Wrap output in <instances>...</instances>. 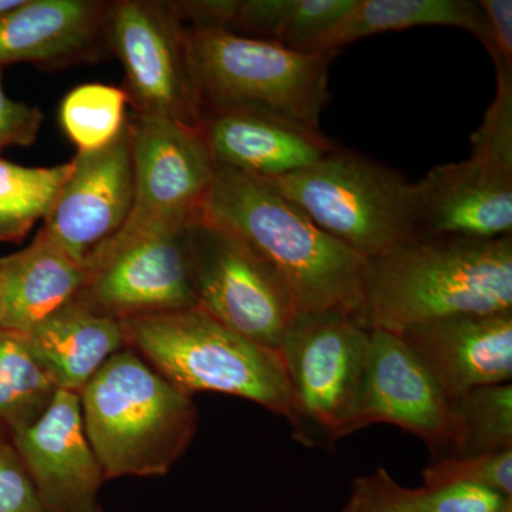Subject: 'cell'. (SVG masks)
Returning a JSON list of instances; mask_svg holds the SVG:
<instances>
[{"label": "cell", "mask_w": 512, "mask_h": 512, "mask_svg": "<svg viewBox=\"0 0 512 512\" xmlns=\"http://www.w3.org/2000/svg\"><path fill=\"white\" fill-rule=\"evenodd\" d=\"M200 220L265 259L284 279L299 313H340L362 322L367 259L316 227L268 181L217 165Z\"/></svg>", "instance_id": "cell-1"}, {"label": "cell", "mask_w": 512, "mask_h": 512, "mask_svg": "<svg viewBox=\"0 0 512 512\" xmlns=\"http://www.w3.org/2000/svg\"><path fill=\"white\" fill-rule=\"evenodd\" d=\"M512 312V235L414 238L367 261V329L403 330L460 315Z\"/></svg>", "instance_id": "cell-2"}, {"label": "cell", "mask_w": 512, "mask_h": 512, "mask_svg": "<svg viewBox=\"0 0 512 512\" xmlns=\"http://www.w3.org/2000/svg\"><path fill=\"white\" fill-rule=\"evenodd\" d=\"M79 397L84 431L106 481L165 476L197 433L191 396L128 348L114 353Z\"/></svg>", "instance_id": "cell-3"}, {"label": "cell", "mask_w": 512, "mask_h": 512, "mask_svg": "<svg viewBox=\"0 0 512 512\" xmlns=\"http://www.w3.org/2000/svg\"><path fill=\"white\" fill-rule=\"evenodd\" d=\"M185 55L202 114H265L320 131L336 53H302L227 30L184 25Z\"/></svg>", "instance_id": "cell-4"}, {"label": "cell", "mask_w": 512, "mask_h": 512, "mask_svg": "<svg viewBox=\"0 0 512 512\" xmlns=\"http://www.w3.org/2000/svg\"><path fill=\"white\" fill-rule=\"evenodd\" d=\"M126 348L181 392L241 397L292 419L282 357L228 329L201 308L123 320Z\"/></svg>", "instance_id": "cell-5"}, {"label": "cell", "mask_w": 512, "mask_h": 512, "mask_svg": "<svg viewBox=\"0 0 512 512\" xmlns=\"http://www.w3.org/2000/svg\"><path fill=\"white\" fill-rule=\"evenodd\" d=\"M265 181L367 261L416 238L414 185L355 151L335 147L305 170Z\"/></svg>", "instance_id": "cell-6"}, {"label": "cell", "mask_w": 512, "mask_h": 512, "mask_svg": "<svg viewBox=\"0 0 512 512\" xmlns=\"http://www.w3.org/2000/svg\"><path fill=\"white\" fill-rule=\"evenodd\" d=\"M370 329L340 313H299L278 352L292 396V424L301 441L349 436L363 377Z\"/></svg>", "instance_id": "cell-7"}, {"label": "cell", "mask_w": 512, "mask_h": 512, "mask_svg": "<svg viewBox=\"0 0 512 512\" xmlns=\"http://www.w3.org/2000/svg\"><path fill=\"white\" fill-rule=\"evenodd\" d=\"M192 224L114 235L84 265L73 301L119 322L195 308Z\"/></svg>", "instance_id": "cell-8"}, {"label": "cell", "mask_w": 512, "mask_h": 512, "mask_svg": "<svg viewBox=\"0 0 512 512\" xmlns=\"http://www.w3.org/2000/svg\"><path fill=\"white\" fill-rule=\"evenodd\" d=\"M197 306L265 348L278 350L298 306L284 279L247 244L198 220L190 228Z\"/></svg>", "instance_id": "cell-9"}, {"label": "cell", "mask_w": 512, "mask_h": 512, "mask_svg": "<svg viewBox=\"0 0 512 512\" xmlns=\"http://www.w3.org/2000/svg\"><path fill=\"white\" fill-rule=\"evenodd\" d=\"M107 37L126 72L134 114L201 130L204 114L185 55L184 23L173 3H113Z\"/></svg>", "instance_id": "cell-10"}, {"label": "cell", "mask_w": 512, "mask_h": 512, "mask_svg": "<svg viewBox=\"0 0 512 512\" xmlns=\"http://www.w3.org/2000/svg\"><path fill=\"white\" fill-rule=\"evenodd\" d=\"M134 198L116 235L181 227L200 220L217 164L198 128L131 114Z\"/></svg>", "instance_id": "cell-11"}, {"label": "cell", "mask_w": 512, "mask_h": 512, "mask_svg": "<svg viewBox=\"0 0 512 512\" xmlns=\"http://www.w3.org/2000/svg\"><path fill=\"white\" fill-rule=\"evenodd\" d=\"M39 234L80 265L126 224L134 198L133 140L128 120L106 147L79 151Z\"/></svg>", "instance_id": "cell-12"}, {"label": "cell", "mask_w": 512, "mask_h": 512, "mask_svg": "<svg viewBox=\"0 0 512 512\" xmlns=\"http://www.w3.org/2000/svg\"><path fill=\"white\" fill-rule=\"evenodd\" d=\"M379 423L409 431L437 456L450 453V400L400 335L370 329L365 377L349 434Z\"/></svg>", "instance_id": "cell-13"}, {"label": "cell", "mask_w": 512, "mask_h": 512, "mask_svg": "<svg viewBox=\"0 0 512 512\" xmlns=\"http://www.w3.org/2000/svg\"><path fill=\"white\" fill-rule=\"evenodd\" d=\"M10 434L46 512H103L106 478L84 431L79 394L57 390L36 423Z\"/></svg>", "instance_id": "cell-14"}, {"label": "cell", "mask_w": 512, "mask_h": 512, "mask_svg": "<svg viewBox=\"0 0 512 512\" xmlns=\"http://www.w3.org/2000/svg\"><path fill=\"white\" fill-rule=\"evenodd\" d=\"M413 185L416 238L512 235V165L471 153L431 168Z\"/></svg>", "instance_id": "cell-15"}, {"label": "cell", "mask_w": 512, "mask_h": 512, "mask_svg": "<svg viewBox=\"0 0 512 512\" xmlns=\"http://www.w3.org/2000/svg\"><path fill=\"white\" fill-rule=\"evenodd\" d=\"M450 402L511 383L512 312L430 320L399 333Z\"/></svg>", "instance_id": "cell-16"}, {"label": "cell", "mask_w": 512, "mask_h": 512, "mask_svg": "<svg viewBox=\"0 0 512 512\" xmlns=\"http://www.w3.org/2000/svg\"><path fill=\"white\" fill-rule=\"evenodd\" d=\"M200 131L215 164L264 180L305 170L336 147L322 131L248 111L205 116Z\"/></svg>", "instance_id": "cell-17"}, {"label": "cell", "mask_w": 512, "mask_h": 512, "mask_svg": "<svg viewBox=\"0 0 512 512\" xmlns=\"http://www.w3.org/2000/svg\"><path fill=\"white\" fill-rule=\"evenodd\" d=\"M109 8L93 0H20L0 13V67L82 60L107 35Z\"/></svg>", "instance_id": "cell-18"}, {"label": "cell", "mask_w": 512, "mask_h": 512, "mask_svg": "<svg viewBox=\"0 0 512 512\" xmlns=\"http://www.w3.org/2000/svg\"><path fill=\"white\" fill-rule=\"evenodd\" d=\"M86 269L42 235L0 258V329L26 335L80 292Z\"/></svg>", "instance_id": "cell-19"}, {"label": "cell", "mask_w": 512, "mask_h": 512, "mask_svg": "<svg viewBox=\"0 0 512 512\" xmlns=\"http://www.w3.org/2000/svg\"><path fill=\"white\" fill-rule=\"evenodd\" d=\"M57 389L80 394L114 353L126 348L119 320L72 301L25 335Z\"/></svg>", "instance_id": "cell-20"}, {"label": "cell", "mask_w": 512, "mask_h": 512, "mask_svg": "<svg viewBox=\"0 0 512 512\" xmlns=\"http://www.w3.org/2000/svg\"><path fill=\"white\" fill-rule=\"evenodd\" d=\"M417 26H450L467 30L488 49L490 33L480 3L471 0H356L345 19L323 42L322 53L386 32Z\"/></svg>", "instance_id": "cell-21"}, {"label": "cell", "mask_w": 512, "mask_h": 512, "mask_svg": "<svg viewBox=\"0 0 512 512\" xmlns=\"http://www.w3.org/2000/svg\"><path fill=\"white\" fill-rule=\"evenodd\" d=\"M57 390L25 335L0 329V426L10 433L28 429L49 409Z\"/></svg>", "instance_id": "cell-22"}, {"label": "cell", "mask_w": 512, "mask_h": 512, "mask_svg": "<svg viewBox=\"0 0 512 512\" xmlns=\"http://www.w3.org/2000/svg\"><path fill=\"white\" fill-rule=\"evenodd\" d=\"M72 167V161L25 167L0 158V242L20 241L37 221H45Z\"/></svg>", "instance_id": "cell-23"}, {"label": "cell", "mask_w": 512, "mask_h": 512, "mask_svg": "<svg viewBox=\"0 0 512 512\" xmlns=\"http://www.w3.org/2000/svg\"><path fill=\"white\" fill-rule=\"evenodd\" d=\"M453 444L447 457L512 450V384L478 387L451 402Z\"/></svg>", "instance_id": "cell-24"}, {"label": "cell", "mask_w": 512, "mask_h": 512, "mask_svg": "<svg viewBox=\"0 0 512 512\" xmlns=\"http://www.w3.org/2000/svg\"><path fill=\"white\" fill-rule=\"evenodd\" d=\"M127 94L109 84L87 83L64 97L60 123L79 151L106 147L126 124Z\"/></svg>", "instance_id": "cell-25"}, {"label": "cell", "mask_w": 512, "mask_h": 512, "mask_svg": "<svg viewBox=\"0 0 512 512\" xmlns=\"http://www.w3.org/2000/svg\"><path fill=\"white\" fill-rule=\"evenodd\" d=\"M423 480L424 487L474 484L512 498V450L440 458L424 470Z\"/></svg>", "instance_id": "cell-26"}, {"label": "cell", "mask_w": 512, "mask_h": 512, "mask_svg": "<svg viewBox=\"0 0 512 512\" xmlns=\"http://www.w3.org/2000/svg\"><path fill=\"white\" fill-rule=\"evenodd\" d=\"M403 497L410 512H512V498L474 484L403 487Z\"/></svg>", "instance_id": "cell-27"}, {"label": "cell", "mask_w": 512, "mask_h": 512, "mask_svg": "<svg viewBox=\"0 0 512 512\" xmlns=\"http://www.w3.org/2000/svg\"><path fill=\"white\" fill-rule=\"evenodd\" d=\"M497 96L471 137V153L512 165V79L497 77Z\"/></svg>", "instance_id": "cell-28"}, {"label": "cell", "mask_w": 512, "mask_h": 512, "mask_svg": "<svg viewBox=\"0 0 512 512\" xmlns=\"http://www.w3.org/2000/svg\"><path fill=\"white\" fill-rule=\"evenodd\" d=\"M0 512H46L20 458L12 434L0 430Z\"/></svg>", "instance_id": "cell-29"}, {"label": "cell", "mask_w": 512, "mask_h": 512, "mask_svg": "<svg viewBox=\"0 0 512 512\" xmlns=\"http://www.w3.org/2000/svg\"><path fill=\"white\" fill-rule=\"evenodd\" d=\"M343 512H410L403 497V485L384 468L357 478Z\"/></svg>", "instance_id": "cell-30"}, {"label": "cell", "mask_w": 512, "mask_h": 512, "mask_svg": "<svg viewBox=\"0 0 512 512\" xmlns=\"http://www.w3.org/2000/svg\"><path fill=\"white\" fill-rule=\"evenodd\" d=\"M43 114L37 107L10 100L3 92L2 67H0V144L5 146H30L35 143Z\"/></svg>", "instance_id": "cell-31"}, {"label": "cell", "mask_w": 512, "mask_h": 512, "mask_svg": "<svg viewBox=\"0 0 512 512\" xmlns=\"http://www.w3.org/2000/svg\"><path fill=\"white\" fill-rule=\"evenodd\" d=\"M488 23L490 43L497 77L512 79V2L511 0H480Z\"/></svg>", "instance_id": "cell-32"}, {"label": "cell", "mask_w": 512, "mask_h": 512, "mask_svg": "<svg viewBox=\"0 0 512 512\" xmlns=\"http://www.w3.org/2000/svg\"><path fill=\"white\" fill-rule=\"evenodd\" d=\"M19 2L20 0H0V13L15 8L16 5H19Z\"/></svg>", "instance_id": "cell-33"}, {"label": "cell", "mask_w": 512, "mask_h": 512, "mask_svg": "<svg viewBox=\"0 0 512 512\" xmlns=\"http://www.w3.org/2000/svg\"><path fill=\"white\" fill-rule=\"evenodd\" d=\"M0 148H2V144H0Z\"/></svg>", "instance_id": "cell-34"}]
</instances>
